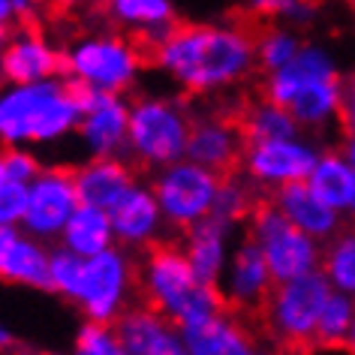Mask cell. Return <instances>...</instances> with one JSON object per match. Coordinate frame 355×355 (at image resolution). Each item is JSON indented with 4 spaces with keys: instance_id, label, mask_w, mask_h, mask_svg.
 I'll use <instances>...</instances> for the list:
<instances>
[{
    "instance_id": "1",
    "label": "cell",
    "mask_w": 355,
    "mask_h": 355,
    "mask_svg": "<svg viewBox=\"0 0 355 355\" xmlns=\"http://www.w3.org/2000/svg\"><path fill=\"white\" fill-rule=\"evenodd\" d=\"M150 64L184 94H220L256 69V37L235 21H187L150 49Z\"/></svg>"
},
{
    "instance_id": "2",
    "label": "cell",
    "mask_w": 355,
    "mask_h": 355,
    "mask_svg": "<svg viewBox=\"0 0 355 355\" xmlns=\"http://www.w3.org/2000/svg\"><path fill=\"white\" fill-rule=\"evenodd\" d=\"M78 130V103L64 78L42 85H0V145L46 148Z\"/></svg>"
},
{
    "instance_id": "3",
    "label": "cell",
    "mask_w": 355,
    "mask_h": 355,
    "mask_svg": "<svg viewBox=\"0 0 355 355\" xmlns=\"http://www.w3.org/2000/svg\"><path fill=\"white\" fill-rule=\"evenodd\" d=\"M139 292L148 307L159 310L168 322L193 328L223 313L226 304L217 286H208L190 268L181 244H157L139 259Z\"/></svg>"
},
{
    "instance_id": "4",
    "label": "cell",
    "mask_w": 355,
    "mask_h": 355,
    "mask_svg": "<svg viewBox=\"0 0 355 355\" xmlns=\"http://www.w3.org/2000/svg\"><path fill=\"white\" fill-rule=\"evenodd\" d=\"M193 112L187 103L166 94H141L130 100V136L127 159L132 166L163 172L187 159L193 132Z\"/></svg>"
},
{
    "instance_id": "5",
    "label": "cell",
    "mask_w": 355,
    "mask_h": 355,
    "mask_svg": "<svg viewBox=\"0 0 355 355\" xmlns=\"http://www.w3.org/2000/svg\"><path fill=\"white\" fill-rule=\"evenodd\" d=\"M145 51L121 31H96L64 49V73L73 85L127 96L145 73Z\"/></svg>"
},
{
    "instance_id": "6",
    "label": "cell",
    "mask_w": 355,
    "mask_h": 355,
    "mask_svg": "<svg viewBox=\"0 0 355 355\" xmlns=\"http://www.w3.org/2000/svg\"><path fill=\"white\" fill-rule=\"evenodd\" d=\"M139 292V262L132 253L112 247L94 259H82V274L69 304L78 307L85 322L114 325L132 307Z\"/></svg>"
},
{
    "instance_id": "7",
    "label": "cell",
    "mask_w": 355,
    "mask_h": 355,
    "mask_svg": "<svg viewBox=\"0 0 355 355\" xmlns=\"http://www.w3.org/2000/svg\"><path fill=\"white\" fill-rule=\"evenodd\" d=\"M247 238L259 247L274 283H289L316 274L322 265V244L298 232L286 217L268 202H256L247 217Z\"/></svg>"
},
{
    "instance_id": "8",
    "label": "cell",
    "mask_w": 355,
    "mask_h": 355,
    "mask_svg": "<svg viewBox=\"0 0 355 355\" xmlns=\"http://www.w3.org/2000/svg\"><path fill=\"white\" fill-rule=\"evenodd\" d=\"M220 181H223V175L211 172L193 159H181L163 172H154L148 184L154 190L159 211H163L166 226L190 232L214 214Z\"/></svg>"
},
{
    "instance_id": "9",
    "label": "cell",
    "mask_w": 355,
    "mask_h": 355,
    "mask_svg": "<svg viewBox=\"0 0 355 355\" xmlns=\"http://www.w3.org/2000/svg\"><path fill=\"white\" fill-rule=\"evenodd\" d=\"M331 298V286L322 277V271L307 274V277L277 283L262 307V319L268 334L277 343L286 346H307L316 340V325L322 316L325 301Z\"/></svg>"
},
{
    "instance_id": "10",
    "label": "cell",
    "mask_w": 355,
    "mask_h": 355,
    "mask_svg": "<svg viewBox=\"0 0 355 355\" xmlns=\"http://www.w3.org/2000/svg\"><path fill=\"white\" fill-rule=\"evenodd\" d=\"M322 148L307 136L247 145L241 157V178L253 190L277 193L292 184H307Z\"/></svg>"
},
{
    "instance_id": "11",
    "label": "cell",
    "mask_w": 355,
    "mask_h": 355,
    "mask_svg": "<svg viewBox=\"0 0 355 355\" xmlns=\"http://www.w3.org/2000/svg\"><path fill=\"white\" fill-rule=\"evenodd\" d=\"M73 94L78 103L76 139L87 154V159L127 157V136H130V100L127 96L91 91V87H78V85H73Z\"/></svg>"
},
{
    "instance_id": "12",
    "label": "cell",
    "mask_w": 355,
    "mask_h": 355,
    "mask_svg": "<svg viewBox=\"0 0 355 355\" xmlns=\"http://www.w3.org/2000/svg\"><path fill=\"white\" fill-rule=\"evenodd\" d=\"M82 205L76 193L73 168L46 166L42 175L28 187V214H24L21 232L37 238L42 244L60 241L69 217Z\"/></svg>"
},
{
    "instance_id": "13",
    "label": "cell",
    "mask_w": 355,
    "mask_h": 355,
    "mask_svg": "<svg viewBox=\"0 0 355 355\" xmlns=\"http://www.w3.org/2000/svg\"><path fill=\"white\" fill-rule=\"evenodd\" d=\"M274 286H277V283L271 277L262 250L250 241V238H241V241L235 244L232 256H229L223 277L217 283L226 310L256 313V310H262L268 304Z\"/></svg>"
},
{
    "instance_id": "14",
    "label": "cell",
    "mask_w": 355,
    "mask_h": 355,
    "mask_svg": "<svg viewBox=\"0 0 355 355\" xmlns=\"http://www.w3.org/2000/svg\"><path fill=\"white\" fill-rule=\"evenodd\" d=\"M64 76V51L37 28H19L0 51L3 85H42Z\"/></svg>"
},
{
    "instance_id": "15",
    "label": "cell",
    "mask_w": 355,
    "mask_h": 355,
    "mask_svg": "<svg viewBox=\"0 0 355 355\" xmlns=\"http://www.w3.org/2000/svg\"><path fill=\"white\" fill-rule=\"evenodd\" d=\"M109 217H112V229H114V244L127 253H136V250L148 253L150 247L163 244V232L168 229L148 181H139L136 187L109 211Z\"/></svg>"
},
{
    "instance_id": "16",
    "label": "cell",
    "mask_w": 355,
    "mask_h": 355,
    "mask_svg": "<svg viewBox=\"0 0 355 355\" xmlns=\"http://www.w3.org/2000/svg\"><path fill=\"white\" fill-rule=\"evenodd\" d=\"M325 78H340V64L337 55L325 42H304L298 58L289 67L268 73L262 78V100H268L280 109H289L292 100L313 82H325Z\"/></svg>"
},
{
    "instance_id": "17",
    "label": "cell",
    "mask_w": 355,
    "mask_h": 355,
    "mask_svg": "<svg viewBox=\"0 0 355 355\" xmlns=\"http://www.w3.org/2000/svg\"><path fill=\"white\" fill-rule=\"evenodd\" d=\"M244 148L247 141H244L241 123H235L232 118H223V114H205V118L193 121L187 159L211 168L217 175H226L229 168L241 166Z\"/></svg>"
},
{
    "instance_id": "18",
    "label": "cell",
    "mask_w": 355,
    "mask_h": 355,
    "mask_svg": "<svg viewBox=\"0 0 355 355\" xmlns=\"http://www.w3.org/2000/svg\"><path fill=\"white\" fill-rule=\"evenodd\" d=\"M73 178L78 202L100 211H112L139 184V172L127 157L85 159L73 168Z\"/></svg>"
},
{
    "instance_id": "19",
    "label": "cell",
    "mask_w": 355,
    "mask_h": 355,
    "mask_svg": "<svg viewBox=\"0 0 355 355\" xmlns=\"http://www.w3.org/2000/svg\"><path fill=\"white\" fill-rule=\"evenodd\" d=\"M114 331L130 355H187L181 328L168 322L159 310L148 307L145 301L132 304L114 322Z\"/></svg>"
},
{
    "instance_id": "20",
    "label": "cell",
    "mask_w": 355,
    "mask_h": 355,
    "mask_svg": "<svg viewBox=\"0 0 355 355\" xmlns=\"http://www.w3.org/2000/svg\"><path fill=\"white\" fill-rule=\"evenodd\" d=\"M235 223H226L220 217H208L205 223H199L196 229L184 232V253H187L190 268L196 271V277L208 286H217L223 277L229 256L235 250Z\"/></svg>"
},
{
    "instance_id": "21",
    "label": "cell",
    "mask_w": 355,
    "mask_h": 355,
    "mask_svg": "<svg viewBox=\"0 0 355 355\" xmlns=\"http://www.w3.org/2000/svg\"><path fill=\"white\" fill-rule=\"evenodd\" d=\"M184 349L190 355H262L256 334L238 319L232 310L205 319V322L184 328Z\"/></svg>"
},
{
    "instance_id": "22",
    "label": "cell",
    "mask_w": 355,
    "mask_h": 355,
    "mask_svg": "<svg viewBox=\"0 0 355 355\" xmlns=\"http://www.w3.org/2000/svg\"><path fill=\"white\" fill-rule=\"evenodd\" d=\"M271 205L277 208L298 232L310 235L319 244H328L343 229V214L328 208L307 184H292V187L271 193Z\"/></svg>"
},
{
    "instance_id": "23",
    "label": "cell",
    "mask_w": 355,
    "mask_h": 355,
    "mask_svg": "<svg viewBox=\"0 0 355 355\" xmlns=\"http://www.w3.org/2000/svg\"><path fill=\"white\" fill-rule=\"evenodd\" d=\"M105 12L121 33L139 37V46L148 49H157L178 24V6L172 0H112Z\"/></svg>"
},
{
    "instance_id": "24",
    "label": "cell",
    "mask_w": 355,
    "mask_h": 355,
    "mask_svg": "<svg viewBox=\"0 0 355 355\" xmlns=\"http://www.w3.org/2000/svg\"><path fill=\"white\" fill-rule=\"evenodd\" d=\"M49 271L51 247L24 232H15L10 250L3 256V265H0V280L28 289H49Z\"/></svg>"
},
{
    "instance_id": "25",
    "label": "cell",
    "mask_w": 355,
    "mask_h": 355,
    "mask_svg": "<svg viewBox=\"0 0 355 355\" xmlns=\"http://www.w3.org/2000/svg\"><path fill=\"white\" fill-rule=\"evenodd\" d=\"M58 247L78 256V259H94V256L118 247L114 244V229H112L109 211L78 205L76 214L69 217V223L64 229V235H60Z\"/></svg>"
},
{
    "instance_id": "26",
    "label": "cell",
    "mask_w": 355,
    "mask_h": 355,
    "mask_svg": "<svg viewBox=\"0 0 355 355\" xmlns=\"http://www.w3.org/2000/svg\"><path fill=\"white\" fill-rule=\"evenodd\" d=\"M307 187L316 193L337 214H349V205L355 199V168L346 163V157L340 150H322L319 163L313 166V172L307 178Z\"/></svg>"
},
{
    "instance_id": "27",
    "label": "cell",
    "mask_w": 355,
    "mask_h": 355,
    "mask_svg": "<svg viewBox=\"0 0 355 355\" xmlns=\"http://www.w3.org/2000/svg\"><path fill=\"white\" fill-rule=\"evenodd\" d=\"M292 118L304 130H328L343 114V78H325L313 82L301 91L289 105Z\"/></svg>"
},
{
    "instance_id": "28",
    "label": "cell",
    "mask_w": 355,
    "mask_h": 355,
    "mask_svg": "<svg viewBox=\"0 0 355 355\" xmlns=\"http://www.w3.org/2000/svg\"><path fill=\"white\" fill-rule=\"evenodd\" d=\"M238 123H241L247 145H262V141H280V139L304 136L301 127L295 123V118H292V112L280 109V105H274L268 100L250 103Z\"/></svg>"
},
{
    "instance_id": "29",
    "label": "cell",
    "mask_w": 355,
    "mask_h": 355,
    "mask_svg": "<svg viewBox=\"0 0 355 355\" xmlns=\"http://www.w3.org/2000/svg\"><path fill=\"white\" fill-rule=\"evenodd\" d=\"M322 277L337 295L355 301V226H343L331 241L322 244Z\"/></svg>"
},
{
    "instance_id": "30",
    "label": "cell",
    "mask_w": 355,
    "mask_h": 355,
    "mask_svg": "<svg viewBox=\"0 0 355 355\" xmlns=\"http://www.w3.org/2000/svg\"><path fill=\"white\" fill-rule=\"evenodd\" d=\"M301 49H304V40L298 37V31H289V28H283V24L280 28H271L256 40V67H259L265 76L277 73V69L289 67L292 60L298 58Z\"/></svg>"
},
{
    "instance_id": "31",
    "label": "cell",
    "mask_w": 355,
    "mask_h": 355,
    "mask_svg": "<svg viewBox=\"0 0 355 355\" xmlns=\"http://www.w3.org/2000/svg\"><path fill=\"white\" fill-rule=\"evenodd\" d=\"M355 325V301L346 295H337L331 292V298L325 301L322 316H319L316 325V346L322 349H334V346H346L349 340V331Z\"/></svg>"
},
{
    "instance_id": "32",
    "label": "cell",
    "mask_w": 355,
    "mask_h": 355,
    "mask_svg": "<svg viewBox=\"0 0 355 355\" xmlns=\"http://www.w3.org/2000/svg\"><path fill=\"white\" fill-rule=\"evenodd\" d=\"M256 208V199H253V187L244 181V178H235V175H223L220 181V190H217V202H214V214L211 217H220L226 223H241V220L250 217V211Z\"/></svg>"
},
{
    "instance_id": "33",
    "label": "cell",
    "mask_w": 355,
    "mask_h": 355,
    "mask_svg": "<svg viewBox=\"0 0 355 355\" xmlns=\"http://www.w3.org/2000/svg\"><path fill=\"white\" fill-rule=\"evenodd\" d=\"M69 355H130V352H127V346L121 343L114 325L85 322L76 331L73 352H69Z\"/></svg>"
},
{
    "instance_id": "34",
    "label": "cell",
    "mask_w": 355,
    "mask_h": 355,
    "mask_svg": "<svg viewBox=\"0 0 355 355\" xmlns=\"http://www.w3.org/2000/svg\"><path fill=\"white\" fill-rule=\"evenodd\" d=\"M78 274H82V259L60 247H51V271H49V292H55L64 301H73Z\"/></svg>"
},
{
    "instance_id": "35",
    "label": "cell",
    "mask_w": 355,
    "mask_h": 355,
    "mask_svg": "<svg viewBox=\"0 0 355 355\" xmlns=\"http://www.w3.org/2000/svg\"><path fill=\"white\" fill-rule=\"evenodd\" d=\"M3 172H6V181H15V184H31L42 175V159L37 157V150L31 148H3Z\"/></svg>"
},
{
    "instance_id": "36",
    "label": "cell",
    "mask_w": 355,
    "mask_h": 355,
    "mask_svg": "<svg viewBox=\"0 0 355 355\" xmlns=\"http://www.w3.org/2000/svg\"><path fill=\"white\" fill-rule=\"evenodd\" d=\"M28 214V184L0 181V226L21 229Z\"/></svg>"
},
{
    "instance_id": "37",
    "label": "cell",
    "mask_w": 355,
    "mask_h": 355,
    "mask_svg": "<svg viewBox=\"0 0 355 355\" xmlns=\"http://www.w3.org/2000/svg\"><path fill=\"white\" fill-rule=\"evenodd\" d=\"M253 10L259 12H277V19L283 21V28L295 31V24H310L316 19V6L310 3H292V0H274V3H253Z\"/></svg>"
},
{
    "instance_id": "38",
    "label": "cell",
    "mask_w": 355,
    "mask_h": 355,
    "mask_svg": "<svg viewBox=\"0 0 355 355\" xmlns=\"http://www.w3.org/2000/svg\"><path fill=\"white\" fill-rule=\"evenodd\" d=\"M340 123L346 132H355V73L343 82V114Z\"/></svg>"
},
{
    "instance_id": "39",
    "label": "cell",
    "mask_w": 355,
    "mask_h": 355,
    "mask_svg": "<svg viewBox=\"0 0 355 355\" xmlns=\"http://www.w3.org/2000/svg\"><path fill=\"white\" fill-rule=\"evenodd\" d=\"M21 19V10H19V0H0V24H10Z\"/></svg>"
},
{
    "instance_id": "40",
    "label": "cell",
    "mask_w": 355,
    "mask_h": 355,
    "mask_svg": "<svg viewBox=\"0 0 355 355\" xmlns=\"http://www.w3.org/2000/svg\"><path fill=\"white\" fill-rule=\"evenodd\" d=\"M12 346H15V331L0 319V352H10Z\"/></svg>"
},
{
    "instance_id": "41",
    "label": "cell",
    "mask_w": 355,
    "mask_h": 355,
    "mask_svg": "<svg viewBox=\"0 0 355 355\" xmlns=\"http://www.w3.org/2000/svg\"><path fill=\"white\" fill-rule=\"evenodd\" d=\"M340 154L346 157V163L355 168V132H346L343 141H340Z\"/></svg>"
},
{
    "instance_id": "42",
    "label": "cell",
    "mask_w": 355,
    "mask_h": 355,
    "mask_svg": "<svg viewBox=\"0 0 355 355\" xmlns=\"http://www.w3.org/2000/svg\"><path fill=\"white\" fill-rule=\"evenodd\" d=\"M15 232H21V229H3L0 226V265H3V256H6V250H10Z\"/></svg>"
},
{
    "instance_id": "43",
    "label": "cell",
    "mask_w": 355,
    "mask_h": 355,
    "mask_svg": "<svg viewBox=\"0 0 355 355\" xmlns=\"http://www.w3.org/2000/svg\"><path fill=\"white\" fill-rule=\"evenodd\" d=\"M12 28H10V24H0V51H3L6 46H10V40H12Z\"/></svg>"
},
{
    "instance_id": "44",
    "label": "cell",
    "mask_w": 355,
    "mask_h": 355,
    "mask_svg": "<svg viewBox=\"0 0 355 355\" xmlns=\"http://www.w3.org/2000/svg\"><path fill=\"white\" fill-rule=\"evenodd\" d=\"M346 352L355 355V325H352V331H349V340H346Z\"/></svg>"
},
{
    "instance_id": "45",
    "label": "cell",
    "mask_w": 355,
    "mask_h": 355,
    "mask_svg": "<svg viewBox=\"0 0 355 355\" xmlns=\"http://www.w3.org/2000/svg\"><path fill=\"white\" fill-rule=\"evenodd\" d=\"M0 181H6V172H3V154H0Z\"/></svg>"
},
{
    "instance_id": "46",
    "label": "cell",
    "mask_w": 355,
    "mask_h": 355,
    "mask_svg": "<svg viewBox=\"0 0 355 355\" xmlns=\"http://www.w3.org/2000/svg\"><path fill=\"white\" fill-rule=\"evenodd\" d=\"M349 217H355V199H352V205H349Z\"/></svg>"
},
{
    "instance_id": "47",
    "label": "cell",
    "mask_w": 355,
    "mask_h": 355,
    "mask_svg": "<svg viewBox=\"0 0 355 355\" xmlns=\"http://www.w3.org/2000/svg\"><path fill=\"white\" fill-rule=\"evenodd\" d=\"M42 355H55V352H42Z\"/></svg>"
},
{
    "instance_id": "48",
    "label": "cell",
    "mask_w": 355,
    "mask_h": 355,
    "mask_svg": "<svg viewBox=\"0 0 355 355\" xmlns=\"http://www.w3.org/2000/svg\"><path fill=\"white\" fill-rule=\"evenodd\" d=\"M187 355H190V352H187Z\"/></svg>"
}]
</instances>
